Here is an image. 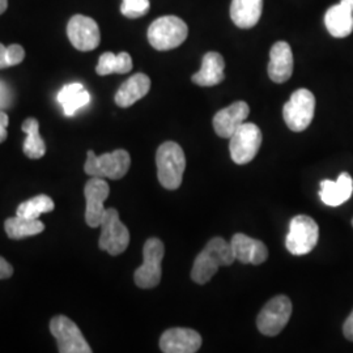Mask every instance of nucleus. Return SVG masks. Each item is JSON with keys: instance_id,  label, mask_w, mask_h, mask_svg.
<instances>
[{"instance_id": "obj_33", "label": "nucleus", "mask_w": 353, "mask_h": 353, "mask_svg": "<svg viewBox=\"0 0 353 353\" xmlns=\"http://www.w3.org/2000/svg\"><path fill=\"white\" fill-rule=\"evenodd\" d=\"M343 334L348 341H353V310L351 314L347 316L344 325H343Z\"/></svg>"}, {"instance_id": "obj_28", "label": "nucleus", "mask_w": 353, "mask_h": 353, "mask_svg": "<svg viewBox=\"0 0 353 353\" xmlns=\"http://www.w3.org/2000/svg\"><path fill=\"white\" fill-rule=\"evenodd\" d=\"M26 58V50L23 46L13 43L8 48L0 43V70L13 67L21 63Z\"/></svg>"}, {"instance_id": "obj_15", "label": "nucleus", "mask_w": 353, "mask_h": 353, "mask_svg": "<svg viewBox=\"0 0 353 353\" xmlns=\"http://www.w3.org/2000/svg\"><path fill=\"white\" fill-rule=\"evenodd\" d=\"M250 113V108L245 101L233 102L225 109L214 114V132L224 139H229L239 127L245 123Z\"/></svg>"}, {"instance_id": "obj_35", "label": "nucleus", "mask_w": 353, "mask_h": 353, "mask_svg": "<svg viewBox=\"0 0 353 353\" xmlns=\"http://www.w3.org/2000/svg\"><path fill=\"white\" fill-rule=\"evenodd\" d=\"M352 227H353V219H352Z\"/></svg>"}, {"instance_id": "obj_31", "label": "nucleus", "mask_w": 353, "mask_h": 353, "mask_svg": "<svg viewBox=\"0 0 353 353\" xmlns=\"http://www.w3.org/2000/svg\"><path fill=\"white\" fill-rule=\"evenodd\" d=\"M8 123H10L8 115L0 110V143L6 141V139H7V135H8L7 126H8Z\"/></svg>"}, {"instance_id": "obj_26", "label": "nucleus", "mask_w": 353, "mask_h": 353, "mask_svg": "<svg viewBox=\"0 0 353 353\" xmlns=\"http://www.w3.org/2000/svg\"><path fill=\"white\" fill-rule=\"evenodd\" d=\"M23 131L26 134L24 141V153L32 160H38L45 156L46 145L39 135V123L36 118H28L23 123Z\"/></svg>"}, {"instance_id": "obj_2", "label": "nucleus", "mask_w": 353, "mask_h": 353, "mask_svg": "<svg viewBox=\"0 0 353 353\" xmlns=\"http://www.w3.org/2000/svg\"><path fill=\"white\" fill-rule=\"evenodd\" d=\"M157 178L166 190L179 189L186 169L185 152L176 141H165L156 152Z\"/></svg>"}, {"instance_id": "obj_25", "label": "nucleus", "mask_w": 353, "mask_h": 353, "mask_svg": "<svg viewBox=\"0 0 353 353\" xmlns=\"http://www.w3.org/2000/svg\"><path fill=\"white\" fill-rule=\"evenodd\" d=\"M132 70V58L131 55L123 51L119 54H114L110 51L103 52L99 64L96 67V72L100 76L112 75V74H127Z\"/></svg>"}, {"instance_id": "obj_13", "label": "nucleus", "mask_w": 353, "mask_h": 353, "mask_svg": "<svg viewBox=\"0 0 353 353\" xmlns=\"http://www.w3.org/2000/svg\"><path fill=\"white\" fill-rule=\"evenodd\" d=\"M110 194V188L103 178L92 176L84 188V195L87 201L85 208V221L90 228H97L101 225L102 217L106 208L103 203Z\"/></svg>"}, {"instance_id": "obj_4", "label": "nucleus", "mask_w": 353, "mask_h": 353, "mask_svg": "<svg viewBox=\"0 0 353 353\" xmlns=\"http://www.w3.org/2000/svg\"><path fill=\"white\" fill-rule=\"evenodd\" d=\"M131 166L130 153L125 150H115L110 153L96 156L93 151L87 153V161L84 165L85 173L97 178L121 179L126 176Z\"/></svg>"}, {"instance_id": "obj_3", "label": "nucleus", "mask_w": 353, "mask_h": 353, "mask_svg": "<svg viewBox=\"0 0 353 353\" xmlns=\"http://www.w3.org/2000/svg\"><path fill=\"white\" fill-rule=\"evenodd\" d=\"M189 34L186 23L176 16H163L148 28V42L159 51L173 50L181 46Z\"/></svg>"}, {"instance_id": "obj_27", "label": "nucleus", "mask_w": 353, "mask_h": 353, "mask_svg": "<svg viewBox=\"0 0 353 353\" xmlns=\"http://www.w3.org/2000/svg\"><path fill=\"white\" fill-rule=\"evenodd\" d=\"M54 201L48 195H37L17 207V216L26 219H38L42 214H48L54 210Z\"/></svg>"}, {"instance_id": "obj_6", "label": "nucleus", "mask_w": 353, "mask_h": 353, "mask_svg": "<svg viewBox=\"0 0 353 353\" xmlns=\"http://www.w3.org/2000/svg\"><path fill=\"white\" fill-rule=\"evenodd\" d=\"M316 112V97L309 89H297L283 108L287 126L294 132L305 131L310 126Z\"/></svg>"}, {"instance_id": "obj_22", "label": "nucleus", "mask_w": 353, "mask_h": 353, "mask_svg": "<svg viewBox=\"0 0 353 353\" xmlns=\"http://www.w3.org/2000/svg\"><path fill=\"white\" fill-rule=\"evenodd\" d=\"M263 11V0H232L230 19L241 29H250L258 24Z\"/></svg>"}, {"instance_id": "obj_32", "label": "nucleus", "mask_w": 353, "mask_h": 353, "mask_svg": "<svg viewBox=\"0 0 353 353\" xmlns=\"http://www.w3.org/2000/svg\"><path fill=\"white\" fill-rule=\"evenodd\" d=\"M13 275V267L3 256H0V280L10 279Z\"/></svg>"}, {"instance_id": "obj_20", "label": "nucleus", "mask_w": 353, "mask_h": 353, "mask_svg": "<svg viewBox=\"0 0 353 353\" xmlns=\"http://www.w3.org/2000/svg\"><path fill=\"white\" fill-rule=\"evenodd\" d=\"M224 68L225 62L223 55L210 51L203 57L202 68L192 75L191 80L199 87H214L225 79Z\"/></svg>"}, {"instance_id": "obj_14", "label": "nucleus", "mask_w": 353, "mask_h": 353, "mask_svg": "<svg viewBox=\"0 0 353 353\" xmlns=\"http://www.w3.org/2000/svg\"><path fill=\"white\" fill-rule=\"evenodd\" d=\"M201 347L202 336L192 328H169L160 338V348L164 353H195Z\"/></svg>"}, {"instance_id": "obj_10", "label": "nucleus", "mask_w": 353, "mask_h": 353, "mask_svg": "<svg viewBox=\"0 0 353 353\" xmlns=\"http://www.w3.org/2000/svg\"><path fill=\"white\" fill-rule=\"evenodd\" d=\"M292 301L287 296H276L265 303L256 318L258 330L265 336H276L288 325Z\"/></svg>"}, {"instance_id": "obj_24", "label": "nucleus", "mask_w": 353, "mask_h": 353, "mask_svg": "<svg viewBox=\"0 0 353 353\" xmlns=\"http://www.w3.org/2000/svg\"><path fill=\"white\" fill-rule=\"evenodd\" d=\"M4 229L11 240H23L42 233L45 230V225L38 219H26L16 214L14 217L6 220Z\"/></svg>"}, {"instance_id": "obj_17", "label": "nucleus", "mask_w": 353, "mask_h": 353, "mask_svg": "<svg viewBox=\"0 0 353 353\" xmlns=\"http://www.w3.org/2000/svg\"><path fill=\"white\" fill-rule=\"evenodd\" d=\"M325 26L335 38L348 37L353 32V0H341L325 14Z\"/></svg>"}, {"instance_id": "obj_21", "label": "nucleus", "mask_w": 353, "mask_h": 353, "mask_svg": "<svg viewBox=\"0 0 353 353\" xmlns=\"http://www.w3.org/2000/svg\"><path fill=\"white\" fill-rule=\"evenodd\" d=\"M151 79L145 74H135L128 77L115 93L114 101L119 108H130L148 94Z\"/></svg>"}, {"instance_id": "obj_19", "label": "nucleus", "mask_w": 353, "mask_h": 353, "mask_svg": "<svg viewBox=\"0 0 353 353\" xmlns=\"http://www.w3.org/2000/svg\"><path fill=\"white\" fill-rule=\"evenodd\" d=\"M353 192V179L351 174L341 173L336 181L325 179L321 182L319 198L330 207H338L347 202Z\"/></svg>"}, {"instance_id": "obj_8", "label": "nucleus", "mask_w": 353, "mask_h": 353, "mask_svg": "<svg viewBox=\"0 0 353 353\" xmlns=\"http://www.w3.org/2000/svg\"><path fill=\"white\" fill-rule=\"evenodd\" d=\"M232 160L239 165L250 163L262 145V131L254 123H242L229 138Z\"/></svg>"}, {"instance_id": "obj_1", "label": "nucleus", "mask_w": 353, "mask_h": 353, "mask_svg": "<svg viewBox=\"0 0 353 353\" xmlns=\"http://www.w3.org/2000/svg\"><path fill=\"white\" fill-rule=\"evenodd\" d=\"M236 261L230 243L221 237H214L194 261L191 270V279L196 284H205L211 279L221 265H233Z\"/></svg>"}, {"instance_id": "obj_30", "label": "nucleus", "mask_w": 353, "mask_h": 353, "mask_svg": "<svg viewBox=\"0 0 353 353\" xmlns=\"http://www.w3.org/2000/svg\"><path fill=\"white\" fill-rule=\"evenodd\" d=\"M11 105V93L8 87L0 81V110L7 109Z\"/></svg>"}, {"instance_id": "obj_11", "label": "nucleus", "mask_w": 353, "mask_h": 353, "mask_svg": "<svg viewBox=\"0 0 353 353\" xmlns=\"http://www.w3.org/2000/svg\"><path fill=\"white\" fill-rule=\"evenodd\" d=\"M50 332L58 343V351L61 353L92 352L80 328L68 316H54L50 321Z\"/></svg>"}, {"instance_id": "obj_18", "label": "nucleus", "mask_w": 353, "mask_h": 353, "mask_svg": "<svg viewBox=\"0 0 353 353\" xmlns=\"http://www.w3.org/2000/svg\"><path fill=\"white\" fill-rule=\"evenodd\" d=\"M292 74H293V54H292L290 43L284 41H279L270 51L268 76L274 83L281 84L288 81Z\"/></svg>"}, {"instance_id": "obj_12", "label": "nucleus", "mask_w": 353, "mask_h": 353, "mask_svg": "<svg viewBox=\"0 0 353 353\" xmlns=\"http://www.w3.org/2000/svg\"><path fill=\"white\" fill-rule=\"evenodd\" d=\"M67 36L76 50H94L101 42L99 24L88 16L75 14L70 19L67 26Z\"/></svg>"}, {"instance_id": "obj_23", "label": "nucleus", "mask_w": 353, "mask_h": 353, "mask_svg": "<svg viewBox=\"0 0 353 353\" xmlns=\"http://www.w3.org/2000/svg\"><path fill=\"white\" fill-rule=\"evenodd\" d=\"M58 101L62 105L64 114L67 117H72L79 109L88 105L90 96L83 84L72 83L61 89L58 94Z\"/></svg>"}, {"instance_id": "obj_34", "label": "nucleus", "mask_w": 353, "mask_h": 353, "mask_svg": "<svg viewBox=\"0 0 353 353\" xmlns=\"http://www.w3.org/2000/svg\"><path fill=\"white\" fill-rule=\"evenodd\" d=\"M7 8H8V0H0V14L6 12Z\"/></svg>"}, {"instance_id": "obj_9", "label": "nucleus", "mask_w": 353, "mask_h": 353, "mask_svg": "<svg viewBox=\"0 0 353 353\" xmlns=\"http://www.w3.org/2000/svg\"><path fill=\"white\" fill-rule=\"evenodd\" d=\"M101 236L99 246L110 255H119L126 250L130 243V232L121 221L115 208H106L101 220Z\"/></svg>"}, {"instance_id": "obj_29", "label": "nucleus", "mask_w": 353, "mask_h": 353, "mask_svg": "<svg viewBox=\"0 0 353 353\" xmlns=\"http://www.w3.org/2000/svg\"><path fill=\"white\" fill-rule=\"evenodd\" d=\"M150 0H122L121 12L127 19H139L150 11Z\"/></svg>"}, {"instance_id": "obj_5", "label": "nucleus", "mask_w": 353, "mask_h": 353, "mask_svg": "<svg viewBox=\"0 0 353 353\" xmlns=\"http://www.w3.org/2000/svg\"><path fill=\"white\" fill-rule=\"evenodd\" d=\"M165 246L163 241L159 239H150L143 248V265L135 271V284L141 290H151L160 284L163 268L161 263L164 259Z\"/></svg>"}, {"instance_id": "obj_16", "label": "nucleus", "mask_w": 353, "mask_h": 353, "mask_svg": "<svg viewBox=\"0 0 353 353\" xmlns=\"http://www.w3.org/2000/svg\"><path fill=\"white\" fill-rule=\"evenodd\" d=\"M230 246L236 261H240L243 265H262L268 258V249L265 243L243 233L234 234Z\"/></svg>"}, {"instance_id": "obj_7", "label": "nucleus", "mask_w": 353, "mask_h": 353, "mask_svg": "<svg viewBox=\"0 0 353 353\" xmlns=\"http://www.w3.org/2000/svg\"><path fill=\"white\" fill-rule=\"evenodd\" d=\"M318 239L319 228L316 220L306 214H299L290 220L285 246L293 255H305L316 248Z\"/></svg>"}]
</instances>
